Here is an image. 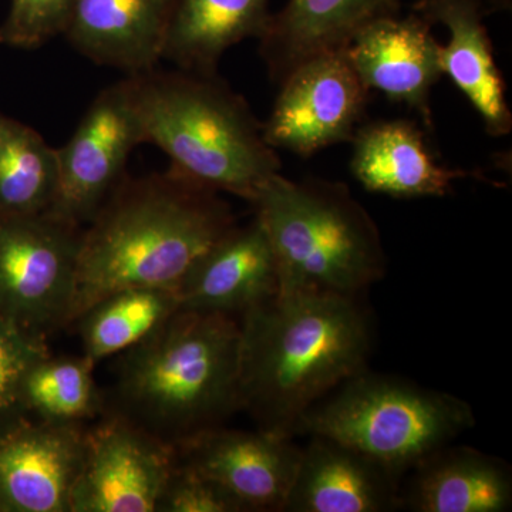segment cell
<instances>
[{"label":"cell","mask_w":512,"mask_h":512,"mask_svg":"<svg viewBox=\"0 0 512 512\" xmlns=\"http://www.w3.org/2000/svg\"><path fill=\"white\" fill-rule=\"evenodd\" d=\"M402 507L414 512L510 511V467L476 448L448 444L414 468Z\"/></svg>","instance_id":"obj_20"},{"label":"cell","mask_w":512,"mask_h":512,"mask_svg":"<svg viewBox=\"0 0 512 512\" xmlns=\"http://www.w3.org/2000/svg\"><path fill=\"white\" fill-rule=\"evenodd\" d=\"M161 512H244L238 501L220 484L175 457L163 493L158 500Z\"/></svg>","instance_id":"obj_27"},{"label":"cell","mask_w":512,"mask_h":512,"mask_svg":"<svg viewBox=\"0 0 512 512\" xmlns=\"http://www.w3.org/2000/svg\"><path fill=\"white\" fill-rule=\"evenodd\" d=\"M235 225L220 192L171 170L126 175L83 228L67 325L123 289H177L195 261Z\"/></svg>","instance_id":"obj_1"},{"label":"cell","mask_w":512,"mask_h":512,"mask_svg":"<svg viewBox=\"0 0 512 512\" xmlns=\"http://www.w3.org/2000/svg\"><path fill=\"white\" fill-rule=\"evenodd\" d=\"M126 79L144 143L167 154L168 170L249 202L281 173L262 124L217 73L156 67Z\"/></svg>","instance_id":"obj_3"},{"label":"cell","mask_w":512,"mask_h":512,"mask_svg":"<svg viewBox=\"0 0 512 512\" xmlns=\"http://www.w3.org/2000/svg\"><path fill=\"white\" fill-rule=\"evenodd\" d=\"M94 363L83 357H52L37 362L23 386L26 413L53 423L80 424L100 410Z\"/></svg>","instance_id":"obj_24"},{"label":"cell","mask_w":512,"mask_h":512,"mask_svg":"<svg viewBox=\"0 0 512 512\" xmlns=\"http://www.w3.org/2000/svg\"><path fill=\"white\" fill-rule=\"evenodd\" d=\"M239 404L292 439L303 414L366 369L370 326L356 296L278 293L242 313Z\"/></svg>","instance_id":"obj_2"},{"label":"cell","mask_w":512,"mask_h":512,"mask_svg":"<svg viewBox=\"0 0 512 512\" xmlns=\"http://www.w3.org/2000/svg\"><path fill=\"white\" fill-rule=\"evenodd\" d=\"M143 143L127 79L111 84L90 104L70 140L57 148L59 180L46 212L77 227L89 224Z\"/></svg>","instance_id":"obj_8"},{"label":"cell","mask_w":512,"mask_h":512,"mask_svg":"<svg viewBox=\"0 0 512 512\" xmlns=\"http://www.w3.org/2000/svg\"><path fill=\"white\" fill-rule=\"evenodd\" d=\"M180 309L177 289L130 288L94 303L76 320L84 356L94 365L127 352L153 335Z\"/></svg>","instance_id":"obj_22"},{"label":"cell","mask_w":512,"mask_h":512,"mask_svg":"<svg viewBox=\"0 0 512 512\" xmlns=\"http://www.w3.org/2000/svg\"><path fill=\"white\" fill-rule=\"evenodd\" d=\"M269 119L266 144L299 157L352 141L365 113L369 90L342 50L313 56L282 80Z\"/></svg>","instance_id":"obj_9"},{"label":"cell","mask_w":512,"mask_h":512,"mask_svg":"<svg viewBox=\"0 0 512 512\" xmlns=\"http://www.w3.org/2000/svg\"><path fill=\"white\" fill-rule=\"evenodd\" d=\"M82 235L46 211H0V313L43 338L67 326Z\"/></svg>","instance_id":"obj_7"},{"label":"cell","mask_w":512,"mask_h":512,"mask_svg":"<svg viewBox=\"0 0 512 512\" xmlns=\"http://www.w3.org/2000/svg\"><path fill=\"white\" fill-rule=\"evenodd\" d=\"M241 328L225 313L178 309L121 362L127 417L171 446L218 427L239 404Z\"/></svg>","instance_id":"obj_4"},{"label":"cell","mask_w":512,"mask_h":512,"mask_svg":"<svg viewBox=\"0 0 512 512\" xmlns=\"http://www.w3.org/2000/svg\"><path fill=\"white\" fill-rule=\"evenodd\" d=\"M175 448L127 417L86 431L70 512H156Z\"/></svg>","instance_id":"obj_10"},{"label":"cell","mask_w":512,"mask_h":512,"mask_svg":"<svg viewBox=\"0 0 512 512\" xmlns=\"http://www.w3.org/2000/svg\"><path fill=\"white\" fill-rule=\"evenodd\" d=\"M175 457L220 484L247 511H284L302 448L264 430L202 431L177 444Z\"/></svg>","instance_id":"obj_12"},{"label":"cell","mask_w":512,"mask_h":512,"mask_svg":"<svg viewBox=\"0 0 512 512\" xmlns=\"http://www.w3.org/2000/svg\"><path fill=\"white\" fill-rule=\"evenodd\" d=\"M399 6V0H288L259 39L269 74L281 83L298 64L342 50L367 23L397 15Z\"/></svg>","instance_id":"obj_19"},{"label":"cell","mask_w":512,"mask_h":512,"mask_svg":"<svg viewBox=\"0 0 512 512\" xmlns=\"http://www.w3.org/2000/svg\"><path fill=\"white\" fill-rule=\"evenodd\" d=\"M278 292L274 249L256 217L222 235L177 286L180 309L231 316L242 315Z\"/></svg>","instance_id":"obj_14"},{"label":"cell","mask_w":512,"mask_h":512,"mask_svg":"<svg viewBox=\"0 0 512 512\" xmlns=\"http://www.w3.org/2000/svg\"><path fill=\"white\" fill-rule=\"evenodd\" d=\"M74 0H12L0 26V45L36 49L63 35Z\"/></svg>","instance_id":"obj_26"},{"label":"cell","mask_w":512,"mask_h":512,"mask_svg":"<svg viewBox=\"0 0 512 512\" xmlns=\"http://www.w3.org/2000/svg\"><path fill=\"white\" fill-rule=\"evenodd\" d=\"M284 505L286 512H386L402 507L399 477L348 446L311 436Z\"/></svg>","instance_id":"obj_15"},{"label":"cell","mask_w":512,"mask_h":512,"mask_svg":"<svg viewBox=\"0 0 512 512\" xmlns=\"http://www.w3.org/2000/svg\"><path fill=\"white\" fill-rule=\"evenodd\" d=\"M350 170L367 191L394 198L444 197L470 173L440 164L413 121H377L353 137Z\"/></svg>","instance_id":"obj_18"},{"label":"cell","mask_w":512,"mask_h":512,"mask_svg":"<svg viewBox=\"0 0 512 512\" xmlns=\"http://www.w3.org/2000/svg\"><path fill=\"white\" fill-rule=\"evenodd\" d=\"M59 180L57 148L32 127L0 113V211L49 210Z\"/></svg>","instance_id":"obj_23"},{"label":"cell","mask_w":512,"mask_h":512,"mask_svg":"<svg viewBox=\"0 0 512 512\" xmlns=\"http://www.w3.org/2000/svg\"><path fill=\"white\" fill-rule=\"evenodd\" d=\"M333 392L303 414L295 436L338 441L399 478L476 424L460 397L366 369Z\"/></svg>","instance_id":"obj_6"},{"label":"cell","mask_w":512,"mask_h":512,"mask_svg":"<svg viewBox=\"0 0 512 512\" xmlns=\"http://www.w3.org/2000/svg\"><path fill=\"white\" fill-rule=\"evenodd\" d=\"M174 0H74L63 35L77 52L127 76L163 60Z\"/></svg>","instance_id":"obj_16"},{"label":"cell","mask_w":512,"mask_h":512,"mask_svg":"<svg viewBox=\"0 0 512 512\" xmlns=\"http://www.w3.org/2000/svg\"><path fill=\"white\" fill-rule=\"evenodd\" d=\"M80 424L29 420L0 429V512H70L83 464Z\"/></svg>","instance_id":"obj_11"},{"label":"cell","mask_w":512,"mask_h":512,"mask_svg":"<svg viewBox=\"0 0 512 512\" xmlns=\"http://www.w3.org/2000/svg\"><path fill=\"white\" fill-rule=\"evenodd\" d=\"M50 356L46 338L0 313V429L26 416L23 386L32 367Z\"/></svg>","instance_id":"obj_25"},{"label":"cell","mask_w":512,"mask_h":512,"mask_svg":"<svg viewBox=\"0 0 512 512\" xmlns=\"http://www.w3.org/2000/svg\"><path fill=\"white\" fill-rule=\"evenodd\" d=\"M431 23L416 12L367 23L343 47L346 59L367 90H377L390 101L419 111L431 126L430 93L444 76L441 43Z\"/></svg>","instance_id":"obj_13"},{"label":"cell","mask_w":512,"mask_h":512,"mask_svg":"<svg viewBox=\"0 0 512 512\" xmlns=\"http://www.w3.org/2000/svg\"><path fill=\"white\" fill-rule=\"evenodd\" d=\"M251 204L274 249L278 293L357 296L383 278L382 235L346 185L279 173Z\"/></svg>","instance_id":"obj_5"},{"label":"cell","mask_w":512,"mask_h":512,"mask_svg":"<svg viewBox=\"0 0 512 512\" xmlns=\"http://www.w3.org/2000/svg\"><path fill=\"white\" fill-rule=\"evenodd\" d=\"M413 12L448 30L450 39L441 45L443 73L476 109L485 131L493 137L510 134L512 113L484 25L481 0H419Z\"/></svg>","instance_id":"obj_17"},{"label":"cell","mask_w":512,"mask_h":512,"mask_svg":"<svg viewBox=\"0 0 512 512\" xmlns=\"http://www.w3.org/2000/svg\"><path fill=\"white\" fill-rule=\"evenodd\" d=\"M271 16L269 0H174L163 60L215 74L229 47L264 36Z\"/></svg>","instance_id":"obj_21"}]
</instances>
